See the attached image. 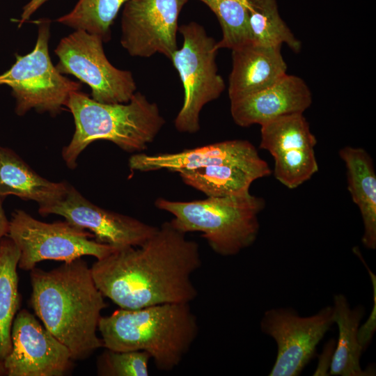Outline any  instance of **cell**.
Masks as SVG:
<instances>
[{
	"mask_svg": "<svg viewBox=\"0 0 376 376\" xmlns=\"http://www.w3.org/2000/svg\"><path fill=\"white\" fill-rule=\"evenodd\" d=\"M272 171L258 152L230 159L217 164L179 172L183 182L207 197L241 196L249 192L255 180Z\"/></svg>",
	"mask_w": 376,
	"mask_h": 376,
	"instance_id": "16",
	"label": "cell"
},
{
	"mask_svg": "<svg viewBox=\"0 0 376 376\" xmlns=\"http://www.w3.org/2000/svg\"><path fill=\"white\" fill-rule=\"evenodd\" d=\"M48 0H31L24 7L19 19L18 27L26 22L32 15Z\"/></svg>",
	"mask_w": 376,
	"mask_h": 376,
	"instance_id": "29",
	"label": "cell"
},
{
	"mask_svg": "<svg viewBox=\"0 0 376 376\" xmlns=\"http://www.w3.org/2000/svg\"><path fill=\"white\" fill-rule=\"evenodd\" d=\"M281 47L248 42L232 49L230 101L269 87L287 74Z\"/></svg>",
	"mask_w": 376,
	"mask_h": 376,
	"instance_id": "17",
	"label": "cell"
},
{
	"mask_svg": "<svg viewBox=\"0 0 376 376\" xmlns=\"http://www.w3.org/2000/svg\"><path fill=\"white\" fill-rule=\"evenodd\" d=\"M260 148L274 159V175L288 189H295L318 171L317 140L303 113L283 116L262 124Z\"/></svg>",
	"mask_w": 376,
	"mask_h": 376,
	"instance_id": "11",
	"label": "cell"
},
{
	"mask_svg": "<svg viewBox=\"0 0 376 376\" xmlns=\"http://www.w3.org/2000/svg\"><path fill=\"white\" fill-rule=\"evenodd\" d=\"M128 0H79L73 9L56 21L75 30L111 39V26L120 8Z\"/></svg>",
	"mask_w": 376,
	"mask_h": 376,
	"instance_id": "24",
	"label": "cell"
},
{
	"mask_svg": "<svg viewBox=\"0 0 376 376\" xmlns=\"http://www.w3.org/2000/svg\"><path fill=\"white\" fill-rule=\"evenodd\" d=\"M334 322L338 329V338L332 356L329 375L340 376L369 375L363 370L360 358L363 350L358 338V331L364 311L362 307L351 308L343 295L334 297Z\"/></svg>",
	"mask_w": 376,
	"mask_h": 376,
	"instance_id": "21",
	"label": "cell"
},
{
	"mask_svg": "<svg viewBox=\"0 0 376 376\" xmlns=\"http://www.w3.org/2000/svg\"><path fill=\"white\" fill-rule=\"evenodd\" d=\"M10 221L7 219L5 214L1 198H0V240L7 236L9 230Z\"/></svg>",
	"mask_w": 376,
	"mask_h": 376,
	"instance_id": "30",
	"label": "cell"
},
{
	"mask_svg": "<svg viewBox=\"0 0 376 376\" xmlns=\"http://www.w3.org/2000/svg\"><path fill=\"white\" fill-rule=\"evenodd\" d=\"M151 357L145 351L106 349L97 360V373L103 376H148Z\"/></svg>",
	"mask_w": 376,
	"mask_h": 376,
	"instance_id": "26",
	"label": "cell"
},
{
	"mask_svg": "<svg viewBox=\"0 0 376 376\" xmlns=\"http://www.w3.org/2000/svg\"><path fill=\"white\" fill-rule=\"evenodd\" d=\"M0 375H6V372L3 361H0Z\"/></svg>",
	"mask_w": 376,
	"mask_h": 376,
	"instance_id": "31",
	"label": "cell"
},
{
	"mask_svg": "<svg viewBox=\"0 0 376 376\" xmlns=\"http://www.w3.org/2000/svg\"><path fill=\"white\" fill-rule=\"evenodd\" d=\"M29 303L43 325L69 350L72 360L85 359L103 347L97 335L107 304L91 267L81 258L30 273Z\"/></svg>",
	"mask_w": 376,
	"mask_h": 376,
	"instance_id": "2",
	"label": "cell"
},
{
	"mask_svg": "<svg viewBox=\"0 0 376 376\" xmlns=\"http://www.w3.org/2000/svg\"><path fill=\"white\" fill-rule=\"evenodd\" d=\"M334 344L328 343L324 347V351L320 356L319 363L317 366V369L314 373V375H329L331 361L334 351Z\"/></svg>",
	"mask_w": 376,
	"mask_h": 376,
	"instance_id": "28",
	"label": "cell"
},
{
	"mask_svg": "<svg viewBox=\"0 0 376 376\" xmlns=\"http://www.w3.org/2000/svg\"><path fill=\"white\" fill-rule=\"evenodd\" d=\"M258 152L249 141L228 140L187 149L175 153L147 155L137 153L129 159V166L132 171L149 172L166 170L180 172L205 167L224 161L249 155Z\"/></svg>",
	"mask_w": 376,
	"mask_h": 376,
	"instance_id": "18",
	"label": "cell"
},
{
	"mask_svg": "<svg viewBox=\"0 0 376 376\" xmlns=\"http://www.w3.org/2000/svg\"><path fill=\"white\" fill-rule=\"evenodd\" d=\"M155 205L173 215L171 222L180 231L201 232L213 251L231 256L256 241L260 228L258 214L265 202L249 193L191 201L158 198Z\"/></svg>",
	"mask_w": 376,
	"mask_h": 376,
	"instance_id": "5",
	"label": "cell"
},
{
	"mask_svg": "<svg viewBox=\"0 0 376 376\" xmlns=\"http://www.w3.org/2000/svg\"><path fill=\"white\" fill-rule=\"evenodd\" d=\"M42 216L58 214L72 224L88 230L97 242L116 249L142 244L158 229L134 217L102 208L69 184L65 195L38 207Z\"/></svg>",
	"mask_w": 376,
	"mask_h": 376,
	"instance_id": "13",
	"label": "cell"
},
{
	"mask_svg": "<svg viewBox=\"0 0 376 376\" xmlns=\"http://www.w3.org/2000/svg\"><path fill=\"white\" fill-rule=\"evenodd\" d=\"M201 1H202L203 3H204L205 5H207V6H209L214 0H199Z\"/></svg>",
	"mask_w": 376,
	"mask_h": 376,
	"instance_id": "32",
	"label": "cell"
},
{
	"mask_svg": "<svg viewBox=\"0 0 376 376\" xmlns=\"http://www.w3.org/2000/svg\"><path fill=\"white\" fill-rule=\"evenodd\" d=\"M217 16L222 38L218 49H233L249 42L246 0H214L208 6Z\"/></svg>",
	"mask_w": 376,
	"mask_h": 376,
	"instance_id": "25",
	"label": "cell"
},
{
	"mask_svg": "<svg viewBox=\"0 0 376 376\" xmlns=\"http://www.w3.org/2000/svg\"><path fill=\"white\" fill-rule=\"evenodd\" d=\"M65 107L72 114L75 132L62 150L66 166L74 169L84 150L97 140L109 141L120 149L141 152L151 143L166 121L157 104L140 92L126 103H101L80 91H72Z\"/></svg>",
	"mask_w": 376,
	"mask_h": 376,
	"instance_id": "4",
	"label": "cell"
},
{
	"mask_svg": "<svg viewBox=\"0 0 376 376\" xmlns=\"http://www.w3.org/2000/svg\"><path fill=\"white\" fill-rule=\"evenodd\" d=\"M102 39L84 30L63 38L54 50L55 66L61 74L72 75L91 89L94 100L107 104L126 103L136 92L130 71L115 68L107 59Z\"/></svg>",
	"mask_w": 376,
	"mask_h": 376,
	"instance_id": "9",
	"label": "cell"
},
{
	"mask_svg": "<svg viewBox=\"0 0 376 376\" xmlns=\"http://www.w3.org/2000/svg\"><path fill=\"white\" fill-rule=\"evenodd\" d=\"M334 323L331 306L308 317H301L291 308L267 311L260 328L263 333L273 338L277 345L275 363L269 375H299Z\"/></svg>",
	"mask_w": 376,
	"mask_h": 376,
	"instance_id": "10",
	"label": "cell"
},
{
	"mask_svg": "<svg viewBox=\"0 0 376 376\" xmlns=\"http://www.w3.org/2000/svg\"><path fill=\"white\" fill-rule=\"evenodd\" d=\"M202 260L198 243L164 222L140 246L115 249L91 267L104 297L120 308L190 303L198 295L191 281Z\"/></svg>",
	"mask_w": 376,
	"mask_h": 376,
	"instance_id": "1",
	"label": "cell"
},
{
	"mask_svg": "<svg viewBox=\"0 0 376 376\" xmlns=\"http://www.w3.org/2000/svg\"><path fill=\"white\" fill-rule=\"evenodd\" d=\"M19 256V250L10 238L6 236L0 240V361L11 351L12 326L20 308L17 272Z\"/></svg>",
	"mask_w": 376,
	"mask_h": 376,
	"instance_id": "22",
	"label": "cell"
},
{
	"mask_svg": "<svg viewBox=\"0 0 376 376\" xmlns=\"http://www.w3.org/2000/svg\"><path fill=\"white\" fill-rule=\"evenodd\" d=\"M178 31L183 37V45L171 61L179 74L185 95L175 127L180 132L194 134L200 130L203 107L221 95L225 83L216 63L217 42L196 22L181 25Z\"/></svg>",
	"mask_w": 376,
	"mask_h": 376,
	"instance_id": "7",
	"label": "cell"
},
{
	"mask_svg": "<svg viewBox=\"0 0 376 376\" xmlns=\"http://www.w3.org/2000/svg\"><path fill=\"white\" fill-rule=\"evenodd\" d=\"M368 269V272L370 275V278H371V280L374 286V307L373 308V311L370 314V316L367 320V322H366V324H364L363 327H361L360 329L359 328V331H358L359 341L363 348L367 346L368 341L370 340L373 334V331L375 328L376 280H375V276L373 274V272L369 269Z\"/></svg>",
	"mask_w": 376,
	"mask_h": 376,
	"instance_id": "27",
	"label": "cell"
},
{
	"mask_svg": "<svg viewBox=\"0 0 376 376\" xmlns=\"http://www.w3.org/2000/svg\"><path fill=\"white\" fill-rule=\"evenodd\" d=\"M306 83L296 75H285L273 85L230 101V113L240 127L262 124L293 113H303L312 104Z\"/></svg>",
	"mask_w": 376,
	"mask_h": 376,
	"instance_id": "15",
	"label": "cell"
},
{
	"mask_svg": "<svg viewBox=\"0 0 376 376\" xmlns=\"http://www.w3.org/2000/svg\"><path fill=\"white\" fill-rule=\"evenodd\" d=\"M50 24L49 19L37 21L38 36L33 49L24 56L16 54L15 63L0 75V85L12 89L16 101L15 111L19 116L31 109L54 116L65 106L70 94L81 88L79 82L63 76L52 63Z\"/></svg>",
	"mask_w": 376,
	"mask_h": 376,
	"instance_id": "6",
	"label": "cell"
},
{
	"mask_svg": "<svg viewBox=\"0 0 376 376\" xmlns=\"http://www.w3.org/2000/svg\"><path fill=\"white\" fill-rule=\"evenodd\" d=\"M249 42L265 46L285 44L298 53L301 42L281 17L276 0H246Z\"/></svg>",
	"mask_w": 376,
	"mask_h": 376,
	"instance_id": "23",
	"label": "cell"
},
{
	"mask_svg": "<svg viewBox=\"0 0 376 376\" xmlns=\"http://www.w3.org/2000/svg\"><path fill=\"white\" fill-rule=\"evenodd\" d=\"M347 179V188L358 206L364 231L361 241L369 249L376 248V173L372 157L362 148L345 146L339 150Z\"/></svg>",
	"mask_w": 376,
	"mask_h": 376,
	"instance_id": "20",
	"label": "cell"
},
{
	"mask_svg": "<svg viewBox=\"0 0 376 376\" xmlns=\"http://www.w3.org/2000/svg\"><path fill=\"white\" fill-rule=\"evenodd\" d=\"M188 0H128L121 19L120 44L132 56L159 53L171 60L178 49V17Z\"/></svg>",
	"mask_w": 376,
	"mask_h": 376,
	"instance_id": "12",
	"label": "cell"
},
{
	"mask_svg": "<svg viewBox=\"0 0 376 376\" xmlns=\"http://www.w3.org/2000/svg\"><path fill=\"white\" fill-rule=\"evenodd\" d=\"M7 237L20 252L18 267L31 270L45 260L68 263L84 256L101 259L115 248L92 240L94 235L68 221L46 223L22 210L11 215Z\"/></svg>",
	"mask_w": 376,
	"mask_h": 376,
	"instance_id": "8",
	"label": "cell"
},
{
	"mask_svg": "<svg viewBox=\"0 0 376 376\" xmlns=\"http://www.w3.org/2000/svg\"><path fill=\"white\" fill-rule=\"evenodd\" d=\"M103 347L113 351H145L157 369L176 368L198 332L189 303H166L136 309L120 308L98 323Z\"/></svg>",
	"mask_w": 376,
	"mask_h": 376,
	"instance_id": "3",
	"label": "cell"
},
{
	"mask_svg": "<svg viewBox=\"0 0 376 376\" xmlns=\"http://www.w3.org/2000/svg\"><path fill=\"white\" fill-rule=\"evenodd\" d=\"M12 348L3 361L8 376H61L72 366L69 350L26 309L11 330Z\"/></svg>",
	"mask_w": 376,
	"mask_h": 376,
	"instance_id": "14",
	"label": "cell"
},
{
	"mask_svg": "<svg viewBox=\"0 0 376 376\" xmlns=\"http://www.w3.org/2000/svg\"><path fill=\"white\" fill-rule=\"evenodd\" d=\"M69 183L52 182L38 175L15 151L0 146V198L15 196L39 207L61 199Z\"/></svg>",
	"mask_w": 376,
	"mask_h": 376,
	"instance_id": "19",
	"label": "cell"
}]
</instances>
